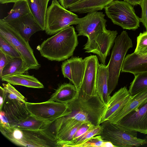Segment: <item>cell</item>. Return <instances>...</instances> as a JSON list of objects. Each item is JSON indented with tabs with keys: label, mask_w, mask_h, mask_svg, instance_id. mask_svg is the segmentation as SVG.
<instances>
[{
	"label": "cell",
	"mask_w": 147,
	"mask_h": 147,
	"mask_svg": "<svg viewBox=\"0 0 147 147\" xmlns=\"http://www.w3.org/2000/svg\"><path fill=\"white\" fill-rule=\"evenodd\" d=\"M67 104L71 112L67 115L58 118L53 123L55 134L57 133L63 123L71 119L95 126L100 125L102 115L105 105L97 95L87 100L82 99L78 95Z\"/></svg>",
	"instance_id": "6da1fadb"
},
{
	"label": "cell",
	"mask_w": 147,
	"mask_h": 147,
	"mask_svg": "<svg viewBox=\"0 0 147 147\" xmlns=\"http://www.w3.org/2000/svg\"><path fill=\"white\" fill-rule=\"evenodd\" d=\"M78 36L70 26L44 40L37 49L42 56L49 60L63 61L73 55L78 44Z\"/></svg>",
	"instance_id": "7a4b0ae2"
},
{
	"label": "cell",
	"mask_w": 147,
	"mask_h": 147,
	"mask_svg": "<svg viewBox=\"0 0 147 147\" xmlns=\"http://www.w3.org/2000/svg\"><path fill=\"white\" fill-rule=\"evenodd\" d=\"M47 128L38 130L20 129L11 125H0L1 133L15 144L22 146L61 147Z\"/></svg>",
	"instance_id": "3957f363"
},
{
	"label": "cell",
	"mask_w": 147,
	"mask_h": 147,
	"mask_svg": "<svg viewBox=\"0 0 147 147\" xmlns=\"http://www.w3.org/2000/svg\"><path fill=\"white\" fill-rule=\"evenodd\" d=\"M110 60L107 65L108 85L110 95L117 86L122 67L126 53L133 47L127 33L123 31L115 38Z\"/></svg>",
	"instance_id": "277c9868"
},
{
	"label": "cell",
	"mask_w": 147,
	"mask_h": 147,
	"mask_svg": "<svg viewBox=\"0 0 147 147\" xmlns=\"http://www.w3.org/2000/svg\"><path fill=\"white\" fill-rule=\"evenodd\" d=\"M0 36L18 52L30 69H39L40 65L35 57L28 41L3 19L0 20Z\"/></svg>",
	"instance_id": "5b68a950"
},
{
	"label": "cell",
	"mask_w": 147,
	"mask_h": 147,
	"mask_svg": "<svg viewBox=\"0 0 147 147\" xmlns=\"http://www.w3.org/2000/svg\"><path fill=\"white\" fill-rule=\"evenodd\" d=\"M100 134L104 141L111 142L115 147H138L147 144V140L137 137V132L123 128L109 121L102 123Z\"/></svg>",
	"instance_id": "8992f818"
},
{
	"label": "cell",
	"mask_w": 147,
	"mask_h": 147,
	"mask_svg": "<svg viewBox=\"0 0 147 147\" xmlns=\"http://www.w3.org/2000/svg\"><path fill=\"white\" fill-rule=\"evenodd\" d=\"M78 19V15L63 7L58 1L52 0L46 12L45 32L54 35L67 27L77 25Z\"/></svg>",
	"instance_id": "52a82bcc"
},
{
	"label": "cell",
	"mask_w": 147,
	"mask_h": 147,
	"mask_svg": "<svg viewBox=\"0 0 147 147\" xmlns=\"http://www.w3.org/2000/svg\"><path fill=\"white\" fill-rule=\"evenodd\" d=\"M107 17L113 23L123 29L136 30L140 26V18L132 5L125 1L116 0L105 8Z\"/></svg>",
	"instance_id": "ba28073f"
},
{
	"label": "cell",
	"mask_w": 147,
	"mask_h": 147,
	"mask_svg": "<svg viewBox=\"0 0 147 147\" xmlns=\"http://www.w3.org/2000/svg\"><path fill=\"white\" fill-rule=\"evenodd\" d=\"M30 113L51 124L58 118L69 114L71 112L67 103L47 101L40 103L26 102Z\"/></svg>",
	"instance_id": "9c48e42d"
},
{
	"label": "cell",
	"mask_w": 147,
	"mask_h": 147,
	"mask_svg": "<svg viewBox=\"0 0 147 147\" xmlns=\"http://www.w3.org/2000/svg\"><path fill=\"white\" fill-rule=\"evenodd\" d=\"M86 67L79 96L82 99L88 100L97 95L96 83L99 63L96 55H91L84 58Z\"/></svg>",
	"instance_id": "30bf717a"
},
{
	"label": "cell",
	"mask_w": 147,
	"mask_h": 147,
	"mask_svg": "<svg viewBox=\"0 0 147 147\" xmlns=\"http://www.w3.org/2000/svg\"><path fill=\"white\" fill-rule=\"evenodd\" d=\"M115 124L126 129L147 134V102L127 114Z\"/></svg>",
	"instance_id": "8fae6325"
},
{
	"label": "cell",
	"mask_w": 147,
	"mask_h": 147,
	"mask_svg": "<svg viewBox=\"0 0 147 147\" xmlns=\"http://www.w3.org/2000/svg\"><path fill=\"white\" fill-rule=\"evenodd\" d=\"M86 63L85 58L72 57L63 61L61 65L64 77L67 78L79 90L83 78Z\"/></svg>",
	"instance_id": "7c38bea8"
},
{
	"label": "cell",
	"mask_w": 147,
	"mask_h": 147,
	"mask_svg": "<svg viewBox=\"0 0 147 147\" xmlns=\"http://www.w3.org/2000/svg\"><path fill=\"white\" fill-rule=\"evenodd\" d=\"M132 97L126 86L121 88L111 96L102 113L100 124L113 118Z\"/></svg>",
	"instance_id": "4fadbf2b"
},
{
	"label": "cell",
	"mask_w": 147,
	"mask_h": 147,
	"mask_svg": "<svg viewBox=\"0 0 147 147\" xmlns=\"http://www.w3.org/2000/svg\"><path fill=\"white\" fill-rule=\"evenodd\" d=\"M3 97L4 102L1 110L5 113L10 125L17 124L30 115L26 106V101L10 99L3 96Z\"/></svg>",
	"instance_id": "5bb4252c"
},
{
	"label": "cell",
	"mask_w": 147,
	"mask_h": 147,
	"mask_svg": "<svg viewBox=\"0 0 147 147\" xmlns=\"http://www.w3.org/2000/svg\"><path fill=\"white\" fill-rule=\"evenodd\" d=\"M107 22L102 12L95 11L88 12L84 17L79 18L76 28L78 36H85L95 29L106 27Z\"/></svg>",
	"instance_id": "9a60e30c"
},
{
	"label": "cell",
	"mask_w": 147,
	"mask_h": 147,
	"mask_svg": "<svg viewBox=\"0 0 147 147\" xmlns=\"http://www.w3.org/2000/svg\"><path fill=\"white\" fill-rule=\"evenodd\" d=\"M7 23L28 41L33 34L42 31L31 13Z\"/></svg>",
	"instance_id": "2e32d148"
},
{
	"label": "cell",
	"mask_w": 147,
	"mask_h": 147,
	"mask_svg": "<svg viewBox=\"0 0 147 147\" xmlns=\"http://www.w3.org/2000/svg\"><path fill=\"white\" fill-rule=\"evenodd\" d=\"M121 72L134 75L147 73V56H142L134 52L125 57Z\"/></svg>",
	"instance_id": "e0dca14e"
},
{
	"label": "cell",
	"mask_w": 147,
	"mask_h": 147,
	"mask_svg": "<svg viewBox=\"0 0 147 147\" xmlns=\"http://www.w3.org/2000/svg\"><path fill=\"white\" fill-rule=\"evenodd\" d=\"M147 102V88L132 95V97L122 109L111 119L109 121L115 124L125 116Z\"/></svg>",
	"instance_id": "ac0fdd59"
},
{
	"label": "cell",
	"mask_w": 147,
	"mask_h": 147,
	"mask_svg": "<svg viewBox=\"0 0 147 147\" xmlns=\"http://www.w3.org/2000/svg\"><path fill=\"white\" fill-rule=\"evenodd\" d=\"M97 95L106 105L111 97L109 94L107 65L99 64L98 69L96 83Z\"/></svg>",
	"instance_id": "d6986e66"
},
{
	"label": "cell",
	"mask_w": 147,
	"mask_h": 147,
	"mask_svg": "<svg viewBox=\"0 0 147 147\" xmlns=\"http://www.w3.org/2000/svg\"><path fill=\"white\" fill-rule=\"evenodd\" d=\"M79 94V90L75 85L64 83L60 85L48 100L67 103L73 100Z\"/></svg>",
	"instance_id": "ffe728a7"
},
{
	"label": "cell",
	"mask_w": 147,
	"mask_h": 147,
	"mask_svg": "<svg viewBox=\"0 0 147 147\" xmlns=\"http://www.w3.org/2000/svg\"><path fill=\"white\" fill-rule=\"evenodd\" d=\"M116 0H82L69 9L73 13L80 14L102 10L112 1Z\"/></svg>",
	"instance_id": "44dd1931"
},
{
	"label": "cell",
	"mask_w": 147,
	"mask_h": 147,
	"mask_svg": "<svg viewBox=\"0 0 147 147\" xmlns=\"http://www.w3.org/2000/svg\"><path fill=\"white\" fill-rule=\"evenodd\" d=\"M27 0L31 13L42 31L45 30L46 14L51 0Z\"/></svg>",
	"instance_id": "7402d4cb"
},
{
	"label": "cell",
	"mask_w": 147,
	"mask_h": 147,
	"mask_svg": "<svg viewBox=\"0 0 147 147\" xmlns=\"http://www.w3.org/2000/svg\"><path fill=\"white\" fill-rule=\"evenodd\" d=\"M1 79L2 81L14 85H20L36 88H44L43 85L33 75L18 74L3 77Z\"/></svg>",
	"instance_id": "603a6c76"
},
{
	"label": "cell",
	"mask_w": 147,
	"mask_h": 147,
	"mask_svg": "<svg viewBox=\"0 0 147 147\" xmlns=\"http://www.w3.org/2000/svg\"><path fill=\"white\" fill-rule=\"evenodd\" d=\"M7 56V63L3 70L1 78L7 76L28 73L29 67L21 57H11Z\"/></svg>",
	"instance_id": "cb8c5ba5"
},
{
	"label": "cell",
	"mask_w": 147,
	"mask_h": 147,
	"mask_svg": "<svg viewBox=\"0 0 147 147\" xmlns=\"http://www.w3.org/2000/svg\"><path fill=\"white\" fill-rule=\"evenodd\" d=\"M51 124L49 122L38 119L30 114L26 118L11 126L20 129L35 130L48 128Z\"/></svg>",
	"instance_id": "d4e9b609"
},
{
	"label": "cell",
	"mask_w": 147,
	"mask_h": 147,
	"mask_svg": "<svg viewBox=\"0 0 147 147\" xmlns=\"http://www.w3.org/2000/svg\"><path fill=\"white\" fill-rule=\"evenodd\" d=\"M30 13L27 0H19L15 3L8 15L3 19L8 23L16 19L24 16Z\"/></svg>",
	"instance_id": "484cf974"
},
{
	"label": "cell",
	"mask_w": 147,
	"mask_h": 147,
	"mask_svg": "<svg viewBox=\"0 0 147 147\" xmlns=\"http://www.w3.org/2000/svg\"><path fill=\"white\" fill-rule=\"evenodd\" d=\"M134 76L128 90L131 95L147 88V73L138 74L134 75Z\"/></svg>",
	"instance_id": "4316f807"
},
{
	"label": "cell",
	"mask_w": 147,
	"mask_h": 147,
	"mask_svg": "<svg viewBox=\"0 0 147 147\" xmlns=\"http://www.w3.org/2000/svg\"><path fill=\"white\" fill-rule=\"evenodd\" d=\"M102 129L100 125L95 126L88 130L76 140L71 141L65 144L63 147H74L75 146L82 144L94 136L100 135Z\"/></svg>",
	"instance_id": "83f0119b"
},
{
	"label": "cell",
	"mask_w": 147,
	"mask_h": 147,
	"mask_svg": "<svg viewBox=\"0 0 147 147\" xmlns=\"http://www.w3.org/2000/svg\"><path fill=\"white\" fill-rule=\"evenodd\" d=\"M84 122H80L69 130L56 136L57 143L61 147H63L64 145L71 141L78 128Z\"/></svg>",
	"instance_id": "f1b7e54d"
},
{
	"label": "cell",
	"mask_w": 147,
	"mask_h": 147,
	"mask_svg": "<svg viewBox=\"0 0 147 147\" xmlns=\"http://www.w3.org/2000/svg\"><path fill=\"white\" fill-rule=\"evenodd\" d=\"M3 88L0 86V90L3 93V96L10 99H16L24 102L26 101V98L13 87L8 83L3 84Z\"/></svg>",
	"instance_id": "f546056e"
},
{
	"label": "cell",
	"mask_w": 147,
	"mask_h": 147,
	"mask_svg": "<svg viewBox=\"0 0 147 147\" xmlns=\"http://www.w3.org/2000/svg\"><path fill=\"white\" fill-rule=\"evenodd\" d=\"M134 53L140 55L147 56V31L140 33L137 37Z\"/></svg>",
	"instance_id": "4dcf8cb0"
},
{
	"label": "cell",
	"mask_w": 147,
	"mask_h": 147,
	"mask_svg": "<svg viewBox=\"0 0 147 147\" xmlns=\"http://www.w3.org/2000/svg\"><path fill=\"white\" fill-rule=\"evenodd\" d=\"M0 49L8 56L11 57H21L18 52L1 36H0Z\"/></svg>",
	"instance_id": "1f68e13d"
},
{
	"label": "cell",
	"mask_w": 147,
	"mask_h": 147,
	"mask_svg": "<svg viewBox=\"0 0 147 147\" xmlns=\"http://www.w3.org/2000/svg\"><path fill=\"white\" fill-rule=\"evenodd\" d=\"M104 141L101 136L98 135L91 138L82 144L75 146L74 147H101Z\"/></svg>",
	"instance_id": "d6a6232c"
},
{
	"label": "cell",
	"mask_w": 147,
	"mask_h": 147,
	"mask_svg": "<svg viewBox=\"0 0 147 147\" xmlns=\"http://www.w3.org/2000/svg\"><path fill=\"white\" fill-rule=\"evenodd\" d=\"M95 126H96L87 123H83L77 130L71 141H74L77 139L88 130Z\"/></svg>",
	"instance_id": "836d02e7"
},
{
	"label": "cell",
	"mask_w": 147,
	"mask_h": 147,
	"mask_svg": "<svg viewBox=\"0 0 147 147\" xmlns=\"http://www.w3.org/2000/svg\"><path fill=\"white\" fill-rule=\"evenodd\" d=\"M140 5L142 9V16L140 18V22L143 24L147 31V3L144 0H142Z\"/></svg>",
	"instance_id": "e575fe53"
},
{
	"label": "cell",
	"mask_w": 147,
	"mask_h": 147,
	"mask_svg": "<svg viewBox=\"0 0 147 147\" xmlns=\"http://www.w3.org/2000/svg\"><path fill=\"white\" fill-rule=\"evenodd\" d=\"M7 62V55L0 49V77L1 78L3 69Z\"/></svg>",
	"instance_id": "d590c367"
},
{
	"label": "cell",
	"mask_w": 147,
	"mask_h": 147,
	"mask_svg": "<svg viewBox=\"0 0 147 147\" xmlns=\"http://www.w3.org/2000/svg\"><path fill=\"white\" fill-rule=\"evenodd\" d=\"M82 0H58L60 4L66 9L69 8L74 5Z\"/></svg>",
	"instance_id": "8d00e7d4"
},
{
	"label": "cell",
	"mask_w": 147,
	"mask_h": 147,
	"mask_svg": "<svg viewBox=\"0 0 147 147\" xmlns=\"http://www.w3.org/2000/svg\"><path fill=\"white\" fill-rule=\"evenodd\" d=\"M0 125H10L5 113L2 110L0 111Z\"/></svg>",
	"instance_id": "74e56055"
},
{
	"label": "cell",
	"mask_w": 147,
	"mask_h": 147,
	"mask_svg": "<svg viewBox=\"0 0 147 147\" xmlns=\"http://www.w3.org/2000/svg\"><path fill=\"white\" fill-rule=\"evenodd\" d=\"M124 1L131 5L134 6L138 5H140L142 0H124Z\"/></svg>",
	"instance_id": "f35d334b"
},
{
	"label": "cell",
	"mask_w": 147,
	"mask_h": 147,
	"mask_svg": "<svg viewBox=\"0 0 147 147\" xmlns=\"http://www.w3.org/2000/svg\"><path fill=\"white\" fill-rule=\"evenodd\" d=\"M101 147H115V146L111 142L104 141Z\"/></svg>",
	"instance_id": "ab89813d"
},
{
	"label": "cell",
	"mask_w": 147,
	"mask_h": 147,
	"mask_svg": "<svg viewBox=\"0 0 147 147\" xmlns=\"http://www.w3.org/2000/svg\"><path fill=\"white\" fill-rule=\"evenodd\" d=\"M19 0H0V3L1 4H5L10 3H15Z\"/></svg>",
	"instance_id": "60d3db41"
},
{
	"label": "cell",
	"mask_w": 147,
	"mask_h": 147,
	"mask_svg": "<svg viewBox=\"0 0 147 147\" xmlns=\"http://www.w3.org/2000/svg\"><path fill=\"white\" fill-rule=\"evenodd\" d=\"M144 1L147 3V0H144Z\"/></svg>",
	"instance_id": "b9f144b4"
},
{
	"label": "cell",
	"mask_w": 147,
	"mask_h": 147,
	"mask_svg": "<svg viewBox=\"0 0 147 147\" xmlns=\"http://www.w3.org/2000/svg\"></svg>",
	"instance_id": "7bdbcfd3"
}]
</instances>
